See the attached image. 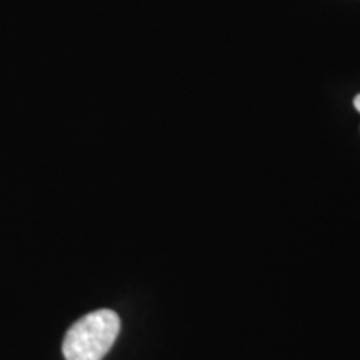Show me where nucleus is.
<instances>
[{
    "mask_svg": "<svg viewBox=\"0 0 360 360\" xmlns=\"http://www.w3.org/2000/svg\"><path fill=\"white\" fill-rule=\"evenodd\" d=\"M119 332L120 319L114 310H96L69 328L62 352L65 360H102L112 349Z\"/></svg>",
    "mask_w": 360,
    "mask_h": 360,
    "instance_id": "f257e3e1",
    "label": "nucleus"
},
{
    "mask_svg": "<svg viewBox=\"0 0 360 360\" xmlns=\"http://www.w3.org/2000/svg\"><path fill=\"white\" fill-rule=\"evenodd\" d=\"M354 107H355V110H357L359 114H360V94L354 98Z\"/></svg>",
    "mask_w": 360,
    "mask_h": 360,
    "instance_id": "f03ea898",
    "label": "nucleus"
}]
</instances>
